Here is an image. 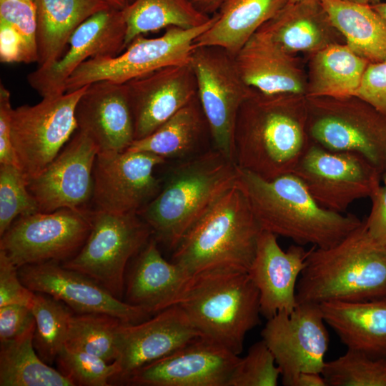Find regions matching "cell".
Returning a JSON list of instances; mask_svg holds the SVG:
<instances>
[{
	"instance_id": "obj_9",
	"label": "cell",
	"mask_w": 386,
	"mask_h": 386,
	"mask_svg": "<svg viewBox=\"0 0 386 386\" xmlns=\"http://www.w3.org/2000/svg\"><path fill=\"white\" fill-rule=\"evenodd\" d=\"M216 17L212 16L207 23L195 28L168 27L157 38L140 35L117 56L89 59L68 78L65 92L99 81L124 84L164 67L189 64L194 40L213 24Z\"/></svg>"
},
{
	"instance_id": "obj_37",
	"label": "cell",
	"mask_w": 386,
	"mask_h": 386,
	"mask_svg": "<svg viewBox=\"0 0 386 386\" xmlns=\"http://www.w3.org/2000/svg\"><path fill=\"white\" fill-rule=\"evenodd\" d=\"M36 329L34 346L39 356L52 364L65 344L72 313L64 303L44 293H35L31 306Z\"/></svg>"
},
{
	"instance_id": "obj_38",
	"label": "cell",
	"mask_w": 386,
	"mask_h": 386,
	"mask_svg": "<svg viewBox=\"0 0 386 386\" xmlns=\"http://www.w3.org/2000/svg\"><path fill=\"white\" fill-rule=\"evenodd\" d=\"M322 375L327 386H386V357L347 350L325 362Z\"/></svg>"
},
{
	"instance_id": "obj_39",
	"label": "cell",
	"mask_w": 386,
	"mask_h": 386,
	"mask_svg": "<svg viewBox=\"0 0 386 386\" xmlns=\"http://www.w3.org/2000/svg\"><path fill=\"white\" fill-rule=\"evenodd\" d=\"M38 212L20 169L14 164H0V235L18 217Z\"/></svg>"
},
{
	"instance_id": "obj_46",
	"label": "cell",
	"mask_w": 386,
	"mask_h": 386,
	"mask_svg": "<svg viewBox=\"0 0 386 386\" xmlns=\"http://www.w3.org/2000/svg\"><path fill=\"white\" fill-rule=\"evenodd\" d=\"M370 198L372 207L365 227L375 241L386 247V187L380 185Z\"/></svg>"
},
{
	"instance_id": "obj_41",
	"label": "cell",
	"mask_w": 386,
	"mask_h": 386,
	"mask_svg": "<svg viewBox=\"0 0 386 386\" xmlns=\"http://www.w3.org/2000/svg\"><path fill=\"white\" fill-rule=\"evenodd\" d=\"M280 370L263 340L254 343L240 357L227 386H276Z\"/></svg>"
},
{
	"instance_id": "obj_12",
	"label": "cell",
	"mask_w": 386,
	"mask_h": 386,
	"mask_svg": "<svg viewBox=\"0 0 386 386\" xmlns=\"http://www.w3.org/2000/svg\"><path fill=\"white\" fill-rule=\"evenodd\" d=\"M92 213L87 209L64 208L21 216L1 236L0 250L17 268L67 261L85 243L92 226Z\"/></svg>"
},
{
	"instance_id": "obj_15",
	"label": "cell",
	"mask_w": 386,
	"mask_h": 386,
	"mask_svg": "<svg viewBox=\"0 0 386 386\" xmlns=\"http://www.w3.org/2000/svg\"><path fill=\"white\" fill-rule=\"evenodd\" d=\"M167 162L145 152H99L93 174L95 209L138 214L159 192L162 179L154 171Z\"/></svg>"
},
{
	"instance_id": "obj_32",
	"label": "cell",
	"mask_w": 386,
	"mask_h": 386,
	"mask_svg": "<svg viewBox=\"0 0 386 386\" xmlns=\"http://www.w3.org/2000/svg\"><path fill=\"white\" fill-rule=\"evenodd\" d=\"M319 1L353 52L369 63L386 61V20L371 4Z\"/></svg>"
},
{
	"instance_id": "obj_2",
	"label": "cell",
	"mask_w": 386,
	"mask_h": 386,
	"mask_svg": "<svg viewBox=\"0 0 386 386\" xmlns=\"http://www.w3.org/2000/svg\"><path fill=\"white\" fill-rule=\"evenodd\" d=\"M237 168V184L246 195L262 230L297 244L318 248L335 245L362 222L355 215L320 205L295 174L263 179Z\"/></svg>"
},
{
	"instance_id": "obj_31",
	"label": "cell",
	"mask_w": 386,
	"mask_h": 386,
	"mask_svg": "<svg viewBox=\"0 0 386 386\" xmlns=\"http://www.w3.org/2000/svg\"><path fill=\"white\" fill-rule=\"evenodd\" d=\"M205 130L209 131L207 122L197 96L151 134L134 140L126 151L182 161L207 151L202 149Z\"/></svg>"
},
{
	"instance_id": "obj_5",
	"label": "cell",
	"mask_w": 386,
	"mask_h": 386,
	"mask_svg": "<svg viewBox=\"0 0 386 386\" xmlns=\"http://www.w3.org/2000/svg\"><path fill=\"white\" fill-rule=\"evenodd\" d=\"M262 229L237 183L192 225L174 248L172 261L189 277L234 269L247 272Z\"/></svg>"
},
{
	"instance_id": "obj_4",
	"label": "cell",
	"mask_w": 386,
	"mask_h": 386,
	"mask_svg": "<svg viewBox=\"0 0 386 386\" xmlns=\"http://www.w3.org/2000/svg\"><path fill=\"white\" fill-rule=\"evenodd\" d=\"M174 164L158 194L138 212L157 242L172 250L237 177L235 164L213 148Z\"/></svg>"
},
{
	"instance_id": "obj_52",
	"label": "cell",
	"mask_w": 386,
	"mask_h": 386,
	"mask_svg": "<svg viewBox=\"0 0 386 386\" xmlns=\"http://www.w3.org/2000/svg\"><path fill=\"white\" fill-rule=\"evenodd\" d=\"M368 1H369V4H370V3L374 4V3L378 2L380 0H368Z\"/></svg>"
},
{
	"instance_id": "obj_49",
	"label": "cell",
	"mask_w": 386,
	"mask_h": 386,
	"mask_svg": "<svg viewBox=\"0 0 386 386\" xmlns=\"http://www.w3.org/2000/svg\"><path fill=\"white\" fill-rule=\"evenodd\" d=\"M372 7L386 20V2L374 3Z\"/></svg>"
},
{
	"instance_id": "obj_23",
	"label": "cell",
	"mask_w": 386,
	"mask_h": 386,
	"mask_svg": "<svg viewBox=\"0 0 386 386\" xmlns=\"http://www.w3.org/2000/svg\"><path fill=\"white\" fill-rule=\"evenodd\" d=\"M277 237L262 231L247 271L259 291L261 315L267 320L279 312H291L297 305V284L309 253L297 244L283 250Z\"/></svg>"
},
{
	"instance_id": "obj_1",
	"label": "cell",
	"mask_w": 386,
	"mask_h": 386,
	"mask_svg": "<svg viewBox=\"0 0 386 386\" xmlns=\"http://www.w3.org/2000/svg\"><path fill=\"white\" fill-rule=\"evenodd\" d=\"M304 94L256 89L242 104L234 134V162L265 179L293 173L308 148Z\"/></svg>"
},
{
	"instance_id": "obj_43",
	"label": "cell",
	"mask_w": 386,
	"mask_h": 386,
	"mask_svg": "<svg viewBox=\"0 0 386 386\" xmlns=\"http://www.w3.org/2000/svg\"><path fill=\"white\" fill-rule=\"evenodd\" d=\"M355 96L386 117V61L368 64Z\"/></svg>"
},
{
	"instance_id": "obj_22",
	"label": "cell",
	"mask_w": 386,
	"mask_h": 386,
	"mask_svg": "<svg viewBox=\"0 0 386 386\" xmlns=\"http://www.w3.org/2000/svg\"><path fill=\"white\" fill-rule=\"evenodd\" d=\"M77 129L99 152L126 151L135 140L132 107L124 84L99 81L88 84L75 109Z\"/></svg>"
},
{
	"instance_id": "obj_54",
	"label": "cell",
	"mask_w": 386,
	"mask_h": 386,
	"mask_svg": "<svg viewBox=\"0 0 386 386\" xmlns=\"http://www.w3.org/2000/svg\"><path fill=\"white\" fill-rule=\"evenodd\" d=\"M125 1L128 4H130V3L133 2L134 0H125Z\"/></svg>"
},
{
	"instance_id": "obj_51",
	"label": "cell",
	"mask_w": 386,
	"mask_h": 386,
	"mask_svg": "<svg viewBox=\"0 0 386 386\" xmlns=\"http://www.w3.org/2000/svg\"><path fill=\"white\" fill-rule=\"evenodd\" d=\"M343 1L353 2V3H358V4H369L368 0H343Z\"/></svg>"
},
{
	"instance_id": "obj_34",
	"label": "cell",
	"mask_w": 386,
	"mask_h": 386,
	"mask_svg": "<svg viewBox=\"0 0 386 386\" xmlns=\"http://www.w3.org/2000/svg\"><path fill=\"white\" fill-rule=\"evenodd\" d=\"M122 11L127 25L125 49L143 34L170 26L195 28L212 17L199 11L190 0H134Z\"/></svg>"
},
{
	"instance_id": "obj_42",
	"label": "cell",
	"mask_w": 386,
	"mask_h": 386,
	"mask_svg": "<svg viewBox=\"0 0 386 386\" xmlns=\"http://www.w3.org/2000/svg\"><path fill=\"white\" fill-rule=\"evenodd\" d=\"M18 269L6 254L0 250V307L22 305L31 308L35 292L23 284Z\"/></svg>"
},
{
	"instance_id": "obj_47",
	"label": "cell",
	"mask_w": 386,
	"mask_h": 386,
	"mask_svg": "<svg viewBox=\"0 0 386 386\" xmlns=\"http://www.w3.org/2000/svg\"><path fill=\"white\" fill-rule=\"evenodd\" d=\"M292 386H327L321 373L300 372L295 379Z\"/></svg>"
},
{
	"instance_id": "obj_28",
	"label": "cell",
	"mask_w": 386,
	"mask_h": 386,
	"mask_svg": "<svg viewBox=\"0 0 386 386\" xmlns=\"http://www.w3.org/2000/svg\"><path fill=\"white\" fill-rule=\"evenodd\" d=\"M35 4L39 69L49 68L61 58L81 23L111 7L106 0H35Z\"/></svg>"
},
{
	"instance_id": "obj_3",
	"label": "cell",
	"mask_w": 386,
	"mask_h": 386,
	"mask_svg": "<svg viewBox=\"0 0 386 386\" xmlns=\"http://www.w3.org/2000/svg\"><path fill=\"white\" fill-rule=\"evenodd\" d=\"M299 303L386 298V247L362 224L334 246L309 250L297 284Z\"/></svg>"
},
{
	"instance_id": "obj_19",
	"label": "cell",
	"mask_w": 386,
	"mask_h": 386,
	"mask_svg": "<svg viewBox=\"0 0 386 386\" xmlns=\"http://www.w3.org/2000/svg\"><path fill=\"white\" fill-rule=\"evenodd\" d=\"M239 358L201 337L140 367L125 383L139 386H227Z\"/></svg>"
},
{
	"instance_id": "obj_40",
	"label": "cell",
	"mask_w": 386,
	"mask_h": 386,
	"mask_svg": "<svg viewBox=\"0 0 386 386\" xmlns=\"http://www.w3.org/2000/svg\"><path fill=\"white\" fill-rule=\"evenodd\" d=\"M56 360L60 372L74 385L107 386L119 372L115 362H108L97 355L65 345L59 351Z\"/></svg>"
},
{
	"instance_id": "obj_7",
	"label": "cell",
	"mask_w": 386,
	"mask_h": 386,
	"mask_svg": "<svg viewBox=\"0 0 386 386\" xmlns=\"http://www.w3.org/2000/svg\"><path fill=\"white\" fill-rule=\"evenodd\" d=\"M307 97V134L327 149L357 153L386 172V117L360 98Z\"/></svg>"
},
{
	"instance_id": "obj_48",
	"label": "cell",
	"mask_w": 386,
	"mask_h": 386,
	"mask_svg": "<svg viewBox=\"0 0 386 386\" xmlns=\"http://www.w3.org/2000/svg\"><path fill=\"white\" fill-rule=\"evenodd\" d=\"M202 13L212 16L217 14L227 0H190Z\"/></svg>"
},
{
	"instance_id": "obj_45",
	"label": "cell",
	"mask_w": 386,
	"mask_h": 386,
	"mask_svg": "<svg viewBox=\"0 0 386 386\" xmlns=\"http://www.w3.org/2000/svg\"><path fill=\"white\" fill-rule=\"evenodd\" d=\"M13 108L11 104L9 90L0 84V164H14L17 166L14 151L11 125ZM18 167V166H17Z\"/></svg>"
},
{
	"instance_id": "obj_30",
	"label": "cell",
	"mask_w": 386,
	"mask_h": 386,
	"mask_svg": "<svg viewBox=\"0 0 386 386\" xmlns=\"http://www.w3.org/2000/svg\"><path fill=\"white\" fill-rule=\"evenodd\" d=\"M308 56L307 97L355 96L370 64L345 43L330 45Z\"/></svg>"
},
{
	"instance_id": "obj_16",
	"label": "cell",
	"mask_w": 386,
	"mask_h": 386,
	"mask_svg": "<svg viewBox=\"0 0 386 386\" xmlns=\"http://www.w3.org/2000/svg\"><path fill=\"white\" fill-rule=\"evenodd\" d=\"M99 152L87 134L79 129L74 132L57 157L27 181L39 212L87 209L92 199L94 167Z\"/></svg>"
},
{
	"instance_id": "obj_6",
	"label": "cell",
	"mask_w": 386,
	"mask_h": 386,
	"mask_svg": "<svg viewBox=\"0 0 386 386\" xmlns=\"http://www.w3.org/2000/svg\"><path fill=\"white\" fill-rule=\"evenodd\" d=\"M202 337L239 355L259 322V291L247 272L213 269L192 276L176 303Z\"/></svg>"
},
{
	"instance_id": "obj_20",
	"label": "cell",
	"mask_w": 386,
	"mask_h": 386,
	"mask_svg": "<svg viewBox=\"0 0 386 386\" xmlns=\"http://www.w3.org/2000/svg\"><path fill=\"white\" fill-rule=\"evenodd\" d=\"M202 337L177 305L138 323L122 322L119 330V372L115 380L126 382L140 367Z\"/></svg>"
},
{
	"instance_id": "obj_35",
	"label": "cell",
	"mask_w": 386,
	"mask_h": 386,
	"mask_svg": "<svg viewBox=\"0 0 386 386\" xmlns=\"http://www.w3.org/2000/svg\"><path fill=\"white\" fill-rule=\"evenodd\" d=\"M36 9L32 0H0V59L37 62Z\"/></svg>"
},
{
	"instance_id": "obj_14",
	"label": "cell",
	"mask_w": 386,
	"mask_h": 386,
	"mask_svg": "<svg viewBox=\"0 0 386 386\" xmlns=\"http://www.w3.org/2000/svg\"><path fill=\"white\" fill-rule=\"evenodd\" d=\"M320 305L299 303L291 312L269 319L261 335L280 370L284 385L292 386L303 372H322L329 335Z\"/></svg>"
},
{
	"instance_id": "obj_53",
	"label": "cell",
	"mask_w": 386,
	"mask_h": 386,
	"mask_svg": "<svg viewBox=\"0 0 386 386\" xmlns=\"http://www.w3.org/2000/svg\"><path fill=\"white\" fill-rule=\"evenodd\" d=\"M307 1V0H290V2H297V1Z\"/></svg>"
},
{
	"instance_id": "obj_26",
	"label": "cell",
	"mask_w": 386,
	"mask_h": 386,
	"mask_svg": "<svg viewBox=\"0 0 386 386\" xmlns=\"http://www.w3.org/2000/svg\"><path fill=\"white\" fill-rule=\"evenodd\" d=\"M152 236L137 254L127 281V302L149 314L176 305L191 277L179 265L167 261Z\"/></svg>"
},
{
	"instance_id": "obj_36",
	"label": "cell",
	"mask_w": 386,
	"mask_h": 386,
	"mask_svg": "<svg viewBox=\"0 0 386 386\" xmlns=\"http://www.w3.org/2000/svg\"><path fill=\"white\" fill-rule=\"evenodd\" d=\"M122 322L105 314L72 315L64 345L114 362L119 355V330Z\"/></svg>"
},
{
	"instance_id": "obj_33",
	"label": "cell",
	"mask_w": 386,
	"mask_h": 386,
	"mask_svg": "<svg viewBox=\"0 0 386 386\" xmlns=\"http://www.w3.org/2000/svg\"><path fill=\"white\" fill-rule=\"evenodd\" d=\"M36 326L22 335L0 343L1 386H74L60 371L49 366L34 346Z\"/></svg>"
},
{
	"instance_id": "obj_44",
	"label": "cell",
	"mask_w": 386,
	"mask_h": 386,
	"mask_svg": "<svg viewBox=\"0 0 386 386\" xmlns=\"http://www.w3.org/2000/svg\"><path fill=\"white\" fill-rule=\"evenodd\" d=\"M35 326L29 307L22 305L0 307V342L14 340Z\"/></svg>"
},
{
	"instance_id": "obj_27",
	"label": "cell",
	"mask_w": 386,
	"mask_h": 386,
	"mask_svg": "<svg viewBox=\"0 0 386 386\" xmlns=\"http://www.w3.org/2000/svg\"><path fill=\"white\" fill-rule=\"evenodd\" d=\"M319 305L325 322L347 350L386 357V298Z\"/></svg>"
},
{
	"instance_id": "obj_21",
	"label": "cell",
	"mask_w": 386,
	"mask_h": 386,
	"mask_svg": "<svg viewBox=\"0 0 386 386\" xmlns=\"http://www.w3.org/2000/svg\"><path fill=\"white\" fill-rule=\"evenodd\" d=\"M124 85L133 113L135 140L151 134L197 96L190 63L158 69Z\"/></svg>"
},
{
	"instance_id": "obj_10",
	"label": "cell",
	"mask_w": 386,
	"mask_h": 386,
	"mask_svg": "<svg viewBox=\"0 0 386 386\" xmlns=\"http://www.w3.org/2000/svg\"><path fill=\"white\" fill-rule=\"evenodd\" d=\"M87 86L13 109L11 142L17 166L27 181L57 157L77 130L75 109Z\"/></svg>"
},
{
	"instance_id": "obj_13",
	"label": "cell",
	"mask_w": 386,
	"mask_h": 386,
	"mask_svg": "<svg viewBox=\"0 0 386 386\" xmlns=\"http://www.w3.org/2000/svg\"><path fill=\"white\" fill-rule=\"evenodd\" d=\"M293 174L322 207L345 213L355 201L370 197L382 174L364 157L327 149L310 142Z\"/></svg>"
},
{
	"instance_id": "obj_17",
	"label": "cell",
	"mask_w": 386,
	"mask_h": 386,
	"mask_svg": "<svg viewBox=\"0 0 386 386\" xmlns=\"http://www.w3.org/2000/svg\"><path fill=\"white\" fill-rule=\"evenodd\" d=\"M18 271L29 290L50 295L80 314H105L133 324L150 317L142 307L122 301L94 279L56 262L27 264Z\"/></svg>"
},
{
	"instance_id": "obj_18",
	"label": "cell",
	"mask_w": 386,
	"mask_h": 386,
	"mask_svg": "<svg viewBox=\"0 0 386 386\" xmlns=\"http://www.w3.org/2000/svg\"><path fill=\"white\" fill-rule=\"evenodd\" d=\"M127 25L122 11L109 8L81 23L70 36L68 49L51 66L27 75L29 84L42 97L65 93L74 71L89 59L115 56L125 49Z\"/></svg>"
},
{
	"instance_id": "obj_8",
	"label": "cell",
	"mask_w": 386,
	"mask_h": 386,
	"mask_svg": "<svg viewBox=\"0 0 386 386\" xmlns=\"http://www.w3.org/2000/svg\"><path fill=\"white\" fill-rule=\"evenodd\" d=\"M152 236V229L137 213L95 209L85 243L62 265L90 277L121 299L127 264Z\"/></svg>"
},
{
	"instance_id": "obj_25",
	"label": "cell",
	"mask_w": 386,
	"mask_h": 386,
	"mask_svg": "<svg viewBox=\"0 0 386 386\" xmlns=\"http://www.w3.org/2000/svg\"><path fill=\"white\" fill-rule=\"evenodd\" d=\"M258 30L293 55L309 56L330 45L345 43L319 0L290 1Z\"/></svg>"
},
{
	"instance_id": "obj_56",
	"label": "cell",
	"mask_w": 386,
	"mask_h": 386,
	"mask_svg": "<svg viewBox=\"0 0 386 386\" xmlns=\"http://www.w3.org/2000/svg\"><path fill=\"white\" fill-rule=\"evenodd\" d=\"M32 1H35V0H32Z\"/></svg>"
},
{
	"instance_id": "obj_29",
	"label": "cell",
	"mask_w": 386,
	"mask_h": 386,
	"mask_svg": "<svg viewBox=\"0 0 386 386\" xmlns=\"http://www.w3.org/2000/svg\"><path fill=\"white\" fill-rule=\"evenodd\" d=\"M290 0H227L216 20L193 46L220 47L234 56L250 37Z\"/></svg>"
},
{
	"instance_id": "obj_50",
	"label": "cell",
	"mask_w": 386,
	"mask_h": 386,
	"mask_svg": "<svg viewBox=\"0 0 386 386\" xmlns=\"http://www.w3.org/2000/svg\"><path fill=\"white\" fill-rule=\"evenodd\" d=\"M111 7L118 9L123 10L125 6L127 5V3L125 0H106Z\"/></svg>"
},
{
	"instance_id": "obj_55",
	"label": "cell",
	"mask_w": 386,
	"mask_h": 386,
	"mask_svg": "<svg viewBox=\"0 0 386 386\" xmlns=\"http://www.w3.org/2000/svg\"><path fill=\"white\" fill-rule=\"evenodd\" d=\"M385 174H386V172H385V174H384L383 175H385ZM383 175H382V176H383Z\"/></svg>"
},
{
	"instance_id": "obj_11",
	"label": "cell",
	"mask_w": 386,
	"mask_h": 386,
	"mask_svg": "<svg viewBox=\"0 0 386 386\" xmlns=\"http://www.w3.org/2000/svg\"><path fill=\"white\" fill-rule=\"evenodd\" d=\"M190 64L213 149L234 162L237 114L253 89L241 77L234 56L220 47L194 46Z\"/></svg>"
},
{
	"instance_id": "obj_24",
	"label": "cell",
	"mask_w": 386,
	"mask_h": 386,
	"mask_svg": "<svg viewBox=\"0 0 386 386\" xmlns=\"http://www.w3.org/2000/svg\"><path fill=\"white\" fill-rule=\"evenodd\" d=\"M238 71L249 87L264 94L305 95L307 72L300 59L258 30L234 56Z\"/></svg>"
}]
</instances>
